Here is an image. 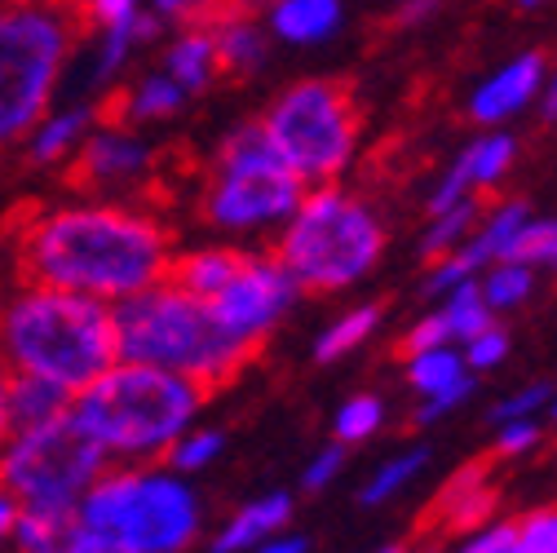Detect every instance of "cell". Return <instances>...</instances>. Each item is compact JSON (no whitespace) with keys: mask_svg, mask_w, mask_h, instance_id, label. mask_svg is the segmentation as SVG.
<instances>
[{"mask_svg":"<svg viewBox=\"0 0 557 553\" xmlns=\"http://www.w3.org/2000/svg\"><path fill=\"white\" fill-rule=\"evenodd\" d=\"M513 164H518V137L505 133V128H486L482 137H473V143L456 156V164L438 177V186L425 199V213L434 218V213L451 209V204H460L469 195L496 191L509 177Z\"/></svg>","mask_w":557,"mask_h":553,"instance_id":"4fadbf2b","label":"cell"},{"mask_svg":"<svg viewBox=\"0 0 557 553\" xmlns=\"http://www.w3.org/2000/svg\"><path fill=\"white\" fill-rule=\"evenodd\" d=\"M341 465H345V443H332V447H323V452L310 460V469H306V478H301V488H306V492H319V488H327V482L341 474Z\"/></svg>","mask_w":557,"mask_h":553,"instance_id":"ab89813d","label":"cell"},{"mask_svg":"<svg viewBox=\"0 0 557 553\" xmlns=\"http://www.w3.org/2000/svg\"><path fill=\"white\" fill-rule=\"evenodd\" d=\"M509 261H527L531 270H540V274H548V280H557V218H527L522 222V231L513 235V244H509V253H505ZM500 257V261H505Z\"/></svg>","mask_w":557,"mask_h":553,"instance_id":"4316f807","label":"cell"},{"mask_svg":"<svg viewBox=\"0 0 557 553\" xmlns=\"http://www.w3.org/2000/svg\"><path fill=\"white\" fill-rule=\"evenodd\" d=\"M10 364L0 359V443L10 439V430H14V417H10Z\"/></svg>","mask_w":557,"mask_h":553,"instance_id":"b9f144b4","label":"cell"},{"mask_svg":"<svg viewBox=\"0 0 557 553\" xmlns=\"http://www.w3.org/2000/svg\"><path fill=\"white\" fill-rule=\"evenodd\" d=\"M0 244L10 248L23 288L85 297H133L160 284L173 261L169 226L120 204L49 209L40 199H18L0 218Z\"/></svg>","mask_w":557,"mask_h":553,"instance_id":"6da1fadb","label":"cell"},{"mask_svg":"<svg viewBox=\"0 0 557 553\" xmlns=\"http://www.w3.org/2000/svg\"><path fill=\"white\" fill-rule=\"evenodd\" d=\"M218 452H222V434H218V430H203V434H190L182 447H173L169 460H173L177 469H199L203 460H213Z\"/></svg>","mask_w":557,"mask_h":553,"instance_id":"f35d334b","label":"cell"},{"mask_svg":"<svg viewBox=\"0 0 557 553\" xmlns=\"http://www.w3.org/2000/svg\"><path fill=\"white\" fill-rule=\"evenodd\" d=\"M544 81H548V58L540 49H527V53L509 58L505 66H496V72L469 94V107L465 111L482 128H505L522 111L540 107Z\"/></svg>","mask_w":557,"mask_h":553,"instance_id":"5bb4252c","label":"cell"},{"mask_svg":"<svg viewBox=\"0 0 557 553\" xmlns=\"http://www.w3.org/2000/svg\"><path fill=\"white\" fill-rule=\"evenodd\" d=\"M425 465H430V447H403V452H394L389 460L376 465V474L359 488V505H368V509L385 505L389 496H398L407 488V482L421 478Z\"/></svg>","mask_w":557,"mask_h":553,"instance_id":"603a6c76","label":"cell"},{"mask_svg":"<svg viewBox=\"0 0 557 553\" xmlns=\"http://www.w3.org/2000/svg\"><path fill=\"white\" fill-rule=\"evenodd\" d=\"M293 297H297L293 274L284 266L257 257L239 280H231L218 297H208V310L235 336H270L274 319L293 306Z\"/></svg>","mask_w":557,"mask_h":553,"instance_id":"8fae6325","label":"cell"},{"mask_svg":"<svg viewBox=\"0 0 557 553\" xmlns=\"http://www.w3.org/2000/svg\"><path fill=\"white\" fill-rule=\"evenodd\" d=\"M443 0H398V10H394V27H421L425 19L438 14Z\"/></svg>","mask_w":557,"mask_h":553,"instance_id":"60d3db41","label":"cell"},{"mask_svg":"<svg viewBox=\"0 0 557 553\" xmlns=\"http://www.w3.org/2000/svg\"><path fill=\"white\" fill-rule=\"evenodd\" d=\"M128 14H133V0H94V19L107 23V27L124 23Z\"/></svg>","mask_w":557,"mask_h":553,"instance_id":"7bdbcfd3","label":"cell"},{"mask_svg":"<svg viewBox=\"0 0 557 553\" xmlns=\"http://www.w3.org/2000/svg\"><path fill=\"white\" fill-rule=\"evenodd\" d=\"M208 403V394L177 372L164 368H111L89 390H81L72 417L107 447L128 456H156L164 452Z\"/></svg>","mask_w":557,"mask_h":553,"instance_id":"5b68a950","label":"cell"},{"mask_svg":"<svg viewBox=\"0 0 557 553\" xmlns=\"http://www.w3.org/2000/svg\"><path fill=\"white\" fill-rule=\"evenodd\" d=\"M544 443V421L540 417H518V421H500L496 426V443H492V460H522Z\"/></svg>","mask_w":557,"mask_h":553,"instance_id":"d6a6232c","label":"cell"},{"mask_svg":"<svg viewBox=\"0 0 557 553\" xmlns=\"http://www.w3.org/2000/svg\"><path fill=\"white\" fill-rule=\"evenodd\" d=\"M115 332H120V355L128 364H147V368L190 377L208 398L235 385L239 372L248 364H257L265 351V336L226 332L218 323V315L208 310V302H199L164 280L120 302Z\"/></svg>","mask_w":557,"mask_h":553,"instance_id":"7a4b0ae2","label":"cell"},{"mask_svg":"<svg viewBox=\"0 0 557 553\" xmlns=\"http://www.w3.org/2000/svg\"><path fill=\"white\" fill-rule=\"evenodd\" d=\"M252 261H257V253H244V248H199V253H186V257L169 261L164 284L208 302V297H218L231 280H239Z\"/></svg>","mask_w":557,"mask_h":553,"instance_id":"2e32d148","label":"cell"},{"mask_svg":"<svg viewBox=\"0 0 557 553\" xmlns=\"http://www.w3.org/2000/svg\"><path fill=\"white\" fill-rule=\"evenodd\" d=\"M513 553H557V501L513 518Z\"/></svg>","mask_w":557,"mask_h":553,"instance_id":"f546056e","label":"cell"},{"mask_svg":"<svg viewBox=\"0 0 557 553\" xmlns=\"http://www.w3.org/2000/svg\"><path fill=\"white\" fill-rule=\"evenodd\" d=\"M293 518V496L288 492H278V496H265V501H252V505H244L239 514H235V523L218 536V553H239V549H248V544H257V540H265L270 531H278Z\"/></svg>","mask_w":557,"mask_h":553,"instance_id":"ac0fdd59","label":"cell"},{"mask_svg":"<svg viewBox=\"0 0 557 553\" xmlns=\"http://www.w3.org/2000/svg\"><path fill=\"white\" fill-rule=\"evenodd\" d=\"M509 328L496 319V323H486L482 332H473L465 345H460V355H465V368L478 377V372H492V368H500L505 359H509Z\"/></svg>","mask_w":557,"mask_h":553,"instance_id":"4dcf8cb0","label":"cell"},{"mask_svg":"<svg viewBox=\"0 0 557 553\" xmlns=\"http://www.w3.org/2000/svg\"><path fill=\"white\" fill-rule=\"evenodd\" d=\"M492 460H469L460 465L447 482L443 492L430 501V509L421 514V523H416V531H421L425 540H460L469 531H478L482 523H492L496 505H500V488L492 482Z\"/></svg>","mask_w":557,"mask_h":553,"instance_id":"7c38bea8","label":"cell"},{"mask_svg":"<svg viewBox=\"0 0 557 553\" xmlns=\"http://www.w3.org/2000/svg\"><path fill=\"white\" fill-rule=\"evenodd\" d=\"M381 553H407V549H403V544H389V549H381Z\"/></svg>","mask_w":557,"mask_h":553,"instance_id":"816d5d0a","label":"cell"},{"mask_svg":"<svg viewBox=\"0 0 557 553\" xmlns=\"http://www.w3.org/2000/svg\"><path fill=\"white\" fill-rule=\"evenodd\" d=\"M548 5H557V0H518L522 14H540V10H548Z\"/></svg>","mask_w":557,"mask_h":553,"instance_id":"7dc6e473","label":"cell"},{"mask_svg":"<svg viewBox=\"0 0 557 553\" xmlns=\"http://www.w3.org/2000/svg\"><path fill=\"white\" fill-rule=\"evenodd\" d=\"M482 213H486V199H482V195H469V199L451 204V209L434 213L430 226H425V235H421V257H425V261H438V257H447L451 248H460V244L473 235V226L482 222Z\"/></svg>","mask_w":557,"mask_h":553,"instance_id":"7402d4cb","label":"cell"},{"mask_svg":"<svg viewBox=\"0 0 557 553\" xmlns=\"http://www.w3.org/2000/svg\"><path fill=\"white\" fill-rule=\"evenodd\" d=\"M261 553H306V540H301V536H288V540H274V544H265Z\"/></svg>","mask_w":557,"mask_h":553,"instance_id":"bcb514c9","label":"cell"},{"mask_svg":"<svg viewBox=\"0 0 557 553\" xmlns=\"http://www.w3.org/2000/svg\"><path fill=\"white\" fill-rule=\"evenodd\" d=\"M403 364H407V385L421 394V398H430V394H438V390H447V385L473 377V372L465 368V355L456 351V345H434V351L407 355Z\"/></svg>","mask_w":557,"mask_h":553,"instance_id":"cb8c5ba5","label":"cell"},{"mask_svg":"<svg viewBox=\"0 0 557 553\" xmlns=\"http://www.w3.org/2000/svg\"><path fill=\"white\" fill-rule=\"evenodd\" d=\"M385 244L389 235L372 204L327 182L301 199L293 226L270 248V261L293 274L297 293H336L372 274Z\"/></svg>","mask_w":557,"mask_h":553,"instance_id":"277c9868","label":"cell"},{"mask_svg":"<svg viewBox=\"0 0 557 553\" xmlns=\"http://www.w3.org/2000/svg\"><path fill=\"white\" fill-rule=\"evenodd\" d=\"M548 398H553V385H548V381H527V385H518L513 394H505V398L492 407V426L518 421V417H544Z\"/></svg>","mask_w":557,"mask_h":553,"instance_id":"e575fe53","label":"cell"},{"mask_svg":"<svg viewBox=\"0 0 557 553\" xmlns=\"http://www.w3.org/2000/svg\"><path fill=\"white\" fill-rule=\"evenodd\" d=\"M81 523L128 553H182L199 531V509L177 478L107 469L85 492Z\"/></svg>","mask_w":557,"mask_h":553,"instance_id":"9c48e42d","label":"cell"},{"mask_svg":"<svg viewBox=\"0 0 557 553\" xmlns=\"http://www.w3.org/2000/svg\"><path fill=\"white\" fill-rule=\"evenodd\" d=\"M469 394H473V377H465V381H456V385H447V390L421 398V403H416V411H411V426H434V421L451 417L456 407H465Z\"/></svg>","mask_w":557,"mask_h":553,"instance_id":"8d00e7d4","label":"cell"},{"mask_svg":"<svg viewBox=\"0 0 557 553\" xmlns=\"http://www.w3.org/2000/svg\"><path fill=\"white\" fill-rule=\"evenodd\" d=\"M434 345H456V341H451V332H447L443 310H434V315H425V319H416V323L403 332V341L394 345V355H398V359H407V355L434 351Z\"/></svg>","mask_w":557,"mask_h":553,"instance_id":"d590c367","label":"cell"},{"mask_svg":"<svg viewBox=\"0 0 557 553\" xmlns=\"http://www.w3.org/2000/svg\"><path fill=\"white\" fill-rule=\"evenodd\" d=\"M203 36H208V45H213V81H222V85L248 81L265 58V45L252 32V23H231V27L203 32Z\"/></svg>","mask_w":557,"mask_h":553,"instance_id":"e0dca14e","label":"cell"},{"mask_svg":"<svg viewBox=\"0 0 557 553\" xmlns=\"http://www.w3.org/2000/svg\"><path fill=\"white\" fill-rule=\"evenodd\" d=\"M341 0H284L274 10V32L293 45H314L327 40L341 27Z\"/></svg>","mask_w":557,"mask_h":553,"instance_id":"ffe728a7","label":"cell"},{"mask_svg":"<svg viewBox=\"0 0 557 553\" xmlns=\"http://www.w3.org/2000/svg\"><path fill=\"white\" fill-rule=\"evenodd\" d=\"M147 164H151V156L137 143H128L124 133H98L94 143H85L72 156V164L62 169L58 182L76 195H98L115 182H128L133 173H147Z\"/></svg>","mask_w":557,"mask_h":553,"instance_id":"9a60e30c","label":"cell"},{"mask_svg":"<svg viewBox=\"0 0 557 553\" xmlns=\"http://www.w3.org/2000/svg\"><path fill=\"white\" fill-rule=\"evenodd\" d=\"M182 85L173 76H151L133 89V115L137 120H160V115H173L182 107Z\"/></svg>","mask_w":557,"mask_h":553,"instance_id":"836d02e7","label":"cell"},{"mask_svg":"<svg viewBox=\"0 0 557 553\" xmlns=\"http://www.w3.org/2000/svg\"><path fill=\"white\" fill-rule=\"evenodd\" d=\"M261 128L270 133L274 151L288 160V169L301 182L327 186L359 151L363 102H359V89L341 76L297 81L270 102V111L261 115Z\"/></svg>","mask_w":557,"mask_h":553,"instance_id":"52a82bcc","label":"cell"},{"mask_svg":"<svg viewBox=\"0 0 557 553\" xmlns=\"http://www.w3.org/2000/svg\"><path fill=\"white\" fill-rule=\"evenodd\" d=\"M85 32L49 0H0V147L45 120L66 53Z\"/></svg>","mask_w":557,"mask_h":553,"instance_id":"8992f818","label":"cell"},{"mask_svg":"<svg viewBox=\"0 0 557 553\" xmlns=\"http://www.w3.org/2000/svg\"><path fill=\"white\" fill-rule=\"evenodd\" d=\"M169 76L182 85V94H199L213 85V45L203 32H182V40L169 49Z\"/></svg>","mask_w":557,"mask_h":553,"instance_id":"484cf974","label":"cell"},{"mask_svg":"<svg viewBox=\"0 0 557 553\" xmlns=\"http://www.w3.org/2000/svg\"><path fill=\"white\" fill-rule=\"evenodd\" d=\"M98 553H128V549H120V544H111V540L102 536V544H98Z\"/></svg>","mask_w":557,"mask_h":553,"instance_id":"f907efd6","label":"cell"},{"mask_svg":"<svg viewBox=\"0 0 557 553\" xmlns=\"http://www.w3.org/2000/svg\"><path fill=\"white\" fill-rule=\"evenodd\" d=\"M478 288L486 297V306H492L496 315H509V310H522L535 288H540V270H531L527 261H492L482 274H478Z\"/></svg>","mask_w":557,"mask_h":553,"instance_id":"44dd1931","label":"cell"},{"mask_svg":"<svg viewBox=\"0 0 557 553\" xmlns=\"http://www.w3.org/2000/svg\"><path fill=\"white\" fill-rule=\"evenodd\" d=\"M160 10H164V14H173V19H177V14H182V10H186V0H160Z\"/></svg>","mask_w":557,"mask_h":553,"instance_id":"c3c4849f","label":"cell"},{"mask_svg":"<svg viewBox=\"0 0 557 553\" xmlns=\"http://www.w3.org/2000/svg\"><path fill=\"white\" fill-rule=\"evenodd\" d=\"M456 553H513V518H492V523H482L478 531L460 536Z\"/></svg>","mask_w":557,"mask_h":553,"instance_id":"74e56055","label":"cell"},{"mask_svg":"<svg viewBox=\"0 0 557 553\" xmlns=\"http://www.w3.org/2000/svg\"><path fill=\"white\" fill-rule=\"evenodd\" d=\"M102 460L107 447L76 417H58L23 430V439L0 456V492L23 509L76 505L102 478Z\"/></svg>","mask_w":557,"mask_h":553,"instance_id":"30bf717a","label":"cell"},{"mask_svg":"<svg viewBox=\"0 0 557 553\" xmlns=\"http://www.w3.org/2000/svg\"><path fill=\"white\" fill-rule=\"evenodd\" d=\"M540 120L544 124H557V62L548 66V81H544V94H540Z\"/></svg>","mask_w":557,"mask_h":553,"instance_id":"ee69618b","label":"cell"},{"mask_svg":"<svg viewBox=\"0 0 557 553\" xmlns=\"http://www.w3.org/2000/svg\"><path fill=\"white\" fill-rule=\"evenodd\" d=\"M381 421H385V403L376 394H355L336 411V443H345V447L363 443V439H372L381 430Z\"/></svg>","mask_w":557,"mask_h":553,"instance_id":"f1b7e54d","label":"cell"},{"mask_svg":"<svg viewBox=\"0 0 557 553\" xmlns=\"http://www.w3.org/2000/svg\"><path fill=\"white\" fill-rule=\"evenodd\" d=\"M0 359L62 385L66 394H81L120 359L115 310L66 288H23L18 297H0Z\"/></svg>","mask_w":557,"mask_h":553,"instance_id":"3957f363","label":"cell"},{"mask_svg":"<svg viewBox=\"0 0 557 553\" xmlns=\"http://www.w3.org/2000/svg\"><path fill=\"white\" fill-rule=\"evenodd\" d=\"M66 398H72V394H66L62 385L18 372L10 381V417H14V430H36L45 421L66 417Z\"/></svg>","mask_w":557,"mask_h":553,"instance_id":"d6986e66","label":"cell"},{"mask_svg":"<svg viewBox=\"0 0 557 553\" xmlns=\"http://www.w3.org/2000/svg\"><path fill=\"white\" fill-rule=\"evenodd\" d=\"M14 523H18V505H14L5 492H0V536L14 531Z\"/></svg>","mask_w":557,"mask_h":553,"instance_id":"f6af8a7d","label":"cell"},{"mask_svg":"<svg viewBox=\"0 0 557 553\" xmlns=\"http://www.w3.org/2000/svg\"><path fill=\"white\" fill-rule=\"evenodd\" d=\"M544 417L557 426V385H553V398H548V407H544Z\"/></svg>","mask_w":557,"mask_h":553,"instance_id":"681fc988","label":"cell"},{"mask_svg":"<svg viewBox=\"0 0 557 553\" xmlns=\"http://www.w3.org/2000/svg\"><path fill=\"white\" fill-rule=\"evenodd\" d=\"M85 124H89V107H76V111H66V115L49 120V128L36 137V143H32L27 160H32V164H49V160L66 156V147H72V137H76Z\"/></svg>","mask_w":557,"mask_h":553,"instance_id":"1f68e13d","label":"cell"},{"mask_svg":"<svg viewBox=\"0 0 557 553\" xmlns=\"http://www.w3.org/2000/svg\"><path fill=\"white\" fill-rule=\"evenodd\" d=\"M443 319H447V332H451V341L456 345H465L473 332H482L486 323H496V310L486 306V297H482V288H478V280H469V284H460V288H451L447 297H443Z\"/></svg>","mask_w":557,"mask_h":553,"instance_id":"83f0119b","label":"cell"},{"mask_svg":"<svg viewBox=\"0 0 557 553\" xmlns=\"http://www.w3.org/2000/svg\"><path fill=\"white\" fill-rule=\"evenodd\" d=\"M306 199V182L274 151L261 120L235 128L208 160V182L199 191L195 213L203 226H261L293 218Z\"/></svg>","mask_w":557,"mask_h":553,"instance_id":"ba28073f","label":"cell"},{"mask_svg":"<svg viewBox=\"0 0 557 553\" xmlns=\"http://www.w3.org/2000/svg\"><path fill=\"white\" fill-rule=\"evenodd\" d=\"M376 328H381V306H355L350 315H341V319L319 336L314 359H319V364H336V359H345L350 351H359V345H363Z\"/></svg>","mask_w":557,"mask_h":553,"instance_id":"d4e9b609","label":"cell"}]
</instances>
